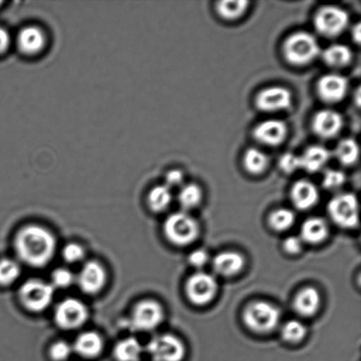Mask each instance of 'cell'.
<instances>
[{"mask_svg": "<svg viewBox=\"0 0 361 361\" xmlns=\"http://www.w3.org/2000/svg\"><path fill=\"white\" fill-rule=\"evenodd\" d=\"M14 250L21 262L34 268L46 267L54 257L56 240L44 226L27 225L17 232Z\"/></svg>", "mask_w": 361, "mask_h": 361, "instance_id": "6da1fadb", "label": "cell"}, {"mask_svg": "<svg viewBox=\"0 0 361 361\" xmlns=\"http://www.w3.org/2000/svg\"><path fill=\"white\" fill-rule=\"evenodd\" d=\"M321 54L317 39L309 32L299 31L290 35L283 44V56L290 65H310Z\"/></svg>", "mask_w": 361, "mask_h": 361, "instance_id": "7a4b0ae2", "label": "cell"}, {"mask_svg": "<svg viewBox=\"0 0 361 361\" xmlns=\"http://www.w3.org/2000/svg\"><path fill=\"white\" fill-rule=\"evenodd\" d=\"M164 235L176 246H187L200 235V226L186 212H174L164 222Z\"/></svg>", "mask_w": 361, "mask_h": 361, "instance_id": "3957f363", "label": "cell"}, {"mask_svg": "<svg viewBox=\"0 0 361 361\" xmlns=\"http://www.w3.org/2000/svg\"><path fill=\"white\" fill-rule=\"evenodd\" d=\"M281 312L274 304L256 302L247 305L243 312V321L250 330L257 334H268L278 326Z\"/></svg>", "mask_w": 361, "mask_h": 361, "instance_id": "277c9868", "label": "cell"}, {"mask_svg": "<svg viewBox=\"0 0 361 361\" xmlns=\"http://www.w3.org/2000/svg\"><path fill=\"white\" fill-rule=\"evenodd\" d=\"M54 288L40 279H30L20 286L19 298L28 311L34 313L47 310L54 298Z\"/></svg>", "mask_w": 361, "mask_h": 361, "instance_id": "5b68a950", "label": "cell"}, {"mask_svg": "<svg viewBox=\"0 0 361 361\" xmlns=\"http://www.w3.org/2000/svg\"><path fill=\"white\" fill-rule=\"evenodd\" d=\"M349 24L348 13L337 6H324L314 17V26L318 34L335 38L344 33Z\"/></svg>", "mask_w": 361, "mask_h": 361, "instance_id": "8992f818", "label": "cell"}, {"mask_svg": "<svg viewBox=\"0 0 361 361\" xmlns=\"http://www.w3.org/2000/svg\"><path fill=\"white\" fill-rule=\"evenodd\" d=\"M328 214L335 224L343 228H353L359 225V203L355 195L338 194L328 204Z\"/></svg>", "mask_w": 361, "mask_h": 361, "instance_id": "52a82bcc", "label": "cell"}, {"mask_svg": "<svg viewBox=\"0 0 361 361\" xmlns=\"http://www.w3.org/2000/svg\"><path fill=\"white\" fill-rule=\"evenodd\" d=\"M164 317V310L160 303L154 300H144L134 307L130 325L137 331H151L160 326Z\"/></svg>", "mask_w": 361, "mask_h": 361, "instance_id": "ba28073f", "label": "cell"}, {"mask_svg": "<svg viewBox=\"0 0 361 361\" xmlns=\"http://www.w3.org/2000/svg\"><path fill=\"white\" fill-rule=\"evenodd\" d=\"M218 292L217 279L210 274L200 271L191 275L186 282L187 298L194 305L204 306L215 298Z\"/></svg>", "mask_w": 361, "mask_h": 361, "instance_id": "9c48e42d", "label": "cell"}, {"mask_svg": "<svg viewBox=\"0 0 361 361\" xmlns=\"http://www.w3.org/2000/svg\"><path fill=\"white\" fill-rule=\"evenodd\" d=\"M147 351L153 361H182L186 353L183 343L171 334L158 335L152 338Z\"/></svg>", "mask_w": 361, "mask_h": 361, "instance_id": "30bf717a", "label": "cell"}, {"mask_svg": "<svg viewBox=\"0 0 361 361\" xmlns=\"http://www.w3.org/2000/svg\"><path fill=\"white\" fill-rule=\"evenodd\" d=\"M88 318L87 307L80 300L68 298L56 307L54 319L63 330L71 331L82 326Z\"/></svg>", "mask_w": 361, "mask_h": 361, "instance_id": "8fae6325", "label": "cell"}, {"mask_svg": "<svg viewBox=\"0 0 361 361\" xmlns=\"http://www.w3.org/2000/svg\"><path fill=\"white\" fill-rule=\"evenodd\" d=\"M292 93L288 88L272 86L264 88L257 94L255 104L263 112H279L291 107Z\"/></svg>", "mask_w": 361, "mask_h": 361, "instance_id": "7c38bea8", "label": "cell"}, {"mask_svg": "<svg viewBox=\"0 0 361 361\" xmlns=\"http://www.w3.org/2000/svg\"><path fill=\"white\" fill-rule=\"evenodd\" d=\"M349 83L338 73L325 74L317 84V93L321 101L328 104H338L348 94Z\"/></svg>", "mask_w": 361, "mask_h": 361, "instance_id": "4fadbf2b", "label": "cell"}, {"mask_svg": "<svg viewBox=\"0 0 361 361\" xmlns=\"http://www.w3.org/2000/svg\"><path fill=\"white\" fill-rule=\"evenodd\" d=\"M76 282L81 291L87 295L101 292L107 282V274L104 267L97 261H88L80 269Z\"/></svg>", "mask_w": 361, "mask_h": 361, "instance_id": "5bb4252c", "label": "cell"}, {"mask_svg": "<svg viewBox=\"0 0 361 361\" xmlns=\"http://www.w3.org/2000/svg\"><path fill=\"white\" fill-rule=\"evenodd\" d=\"M344 120L334 109H322L314 114L311 127L314 134L322 140H331L341 132Z\"/></svg>", "mask_w": 361, "mask_h": 361, "instance_id": "9a60e30c", "label": "cell"}, {"mask_svg": "<svg viewBox=\"0 0 361 361\" xmlns=\"http://www.w3.org/2000/svg\"><path fill=\"white\" fill-rule=\"evenodd\" d=\"M16 44L21 54L35 56L41 54L47 44V35L40 27L27 26L20 30Z\"/></svg>", "mask_w": 361, "mask_h": 361, "instance_id": "2e32d148", "label": "cell"}, {"mask_svg": "<svg viewBox=\"0 0 361 361\" xmlns=\"http://www.w3.org/2000/svg\"><path fill=\"white\" fill-rule=\"evenodd\" d=\"M288 135V126L281 119H268L255 127L253 136L258 143L267 147H277L284 142Z\"/></svg>", "mask_w": 361, "mask_h": 361, "instance_id": "e0dca14e", "label": "cell"}, {"mask_svg": "<svg viewBox=\"0 0 361 361\" xmlns=\"http://www.w3.org/2000/svg\"><path fill=\"white\" fill-rule=\"evenodd\" d=\"M319 198V190L310 180H300L292 187L291 200L299 210H310L317 204Z\"/></svg>", "mask_w": 361, "mask_h": 361, "instance_id": "ac0fdd59", "label": "cell"}, {"mask_svg": "<svg viewBox=\"0 0 361 361\" xmlns=\"http://www.w3.org/2000/svg\"><path fill=\"white\" fill-rule=\"evenodd\" d=\"M244 265L245 259L243 255L233 251L219 253L212 261L214 271L222 277H232L240 274Z\"/></svg>", "mask_w": 361, "mask_h": 361, "instance_id": "d6986e66", "label": "cell"}, {"mask_svg": "<svg viewBox=\"0 0 361 361\" xmlns=\"http://www.w3.org/2000/svg\"><path fill=\"white\" fill-rule=\"evenodd\" d=\"M73 351L84 358L93 359L97 357L104 348V341L97 332L85 331L78 336L73 346Z\"/></svg>", "mask_w": 361, "mask_h": 361, "instance_id": "ffe728a7", "label": "cell"}, {"mask_svg": "<svg viewBox=\"0 0 361 361\" xmlns=\"http://www.w3.org/2000/svg\"><path fill=\"white\" fill-rule=\"evenodd\" d=\"M331 157V152L326 147L319 145L311 146L300 157L302 169L309 173L319 172L326 166Z\"/></svg>", "mask_w": 361, "mask_h": 361, "instance_id": "44dd1931", "label": "cell"}, {"mask_svg": "<svg viewBox=\"0 0 361 361\" xmlns=\"http://www.w3.org/2000/svg\"><path fill=\"white\" fill-rule=\"evenodd\" d=\"M321 305V295L319 292L314 288H306L297 293L293 300V307L295 312L304 317L314 316L319 310Z\"/></svg>", "mask_w": 361, "mask_h": 361, "instance_id": "7402d4cb", "label": "cell"}, {"mask_svg": "<svg viewBox=\"0 0 361 361\" xmlns=\"http://www.w3.org/2000/svg\"><path fill=\"white\" fill-rule=\"evenodd\" d=\"M329 226L322 218L313 217L306 219L300 228V239L303 243L319 244L327 238Z\"/></svg>", "mask_w": 361, "mask_h": 361, "instance_id": "603a6c76", "label": "cell"}, {"mask_svg": "<svg viewBox=\"0 0 361 361\" xmlns=\"http://www.w3.org/2000/svg\"><path fill=\"white\" fill-rule=\"evenodd\" d=\"M320 55L325 65L334 69L344 68L353 59L351 49L344 44H336L329 46L324 51H321Z\"/></svg>", "mask_w": 361, "mask_h": 361, "instance_id": "cb8c5ba5", "label": "cell"}, {"mask_svg": "<svg viewBox=\"0 0 361 361\" xmlns=\"http://www.w3.org/2000/svg\"><path fill=\"white\" fill-rule=\"evenodd\" d=\"M113 353L116 361H139L143 348L135 338H126L115 345Z\"/></svg>", "mask_w": 361, "mask_h": 361, "instance_id": "d4e9b609", "label": "cell"}, {"mask_svg": "<svg viewBox=\"0 0 361 361\" xmlns=\"http://www.w3.org/2000/svg\"><path fill=\"white\" fill-rule=\"evenodd\" d=\"M269 166V158L264 152L256 147L247 149L243 155V167L251 175H261L267 171Z\"/></svg>", "mask_w": 361, "mask_h": 361, "instance_id": "484cf974", "label": "cell"}, {"mask_svg": "<svg viewBox=\"0 0 361 361\" xmlns=\"http://www.w3.org/2000/svg\"><path fill=\"white\" fill-rule=\"evenodd\" d=\"M335 157L342 165L352 166L359 160L360 148L353 139H344L336 147Z\"/></svg>", "mask_w": 361, "mask_h": 361, "instance_id": "4316f807", "label": "cell"}, {"mask_svg": "<svg viewBox=\"0 0 361 361\" xmlns=\"http://www.w3.org/2000/svg\"><path fill=\"white\" fill-rule=\"evenodd\" d=\"M250 3L245 0H226L219 1L216 5V11L222 19L226 20H235L246 13Z\"/></svg>", "mask_w": 361, "mask_h": 361, "instance_id": "83f0119b", "label": "cell"}, {"mask_svg": "<svg viewBox=\"0 0 361 361\" xmlns=\"http://www.w3.org/2000/svg\"><path fill=\"white\" fill-rule=\"evenodd\" d=\"M171 190L165 184L153 188L147 197L148 207L154 212L165 211L171 205Z\"/></svg>", "mask_w": 361, "mask_h": 361, "instance_id": "f1b7e54d", "label": "cell"}, {"mask_svg": "<svg viewBox=\"0 0 361 361\" xmlns=\"http://www.w3.org/2000/svg\"><path fill=\"white\" fill-rule=\"evenodd\" d=\"M203 197L201 188L196 183H189L180 188L178 201L184 210H190L200 204Z\"/></svg>", "mask_w": 361, "mask_h": 361, "instance_id": "f546056e", "label": "cell"}, {"mask_svg": "<svg viewBox=\"0 0 361 361\" xmlns=\"http://www.w3.org/2000/svg\"><path fill=\"white\" fill-rule=\"evenodd\" d=\"M296 216L295 212L289 209H278L269 217V224L275 231H286L295 224Z\"/></svg>", "mask_w": 361, "mask_h": 361, "instance_id": "4dcf8cb0", "label": "cell"}, {"mask_svg": "<svg viewBox=\"0 0 361 361\" xmlns=\"http://www.w3.org/2000/svg\"><path fill=\"white\" fill-rule=\"evenodd\" d=\"M21 268L17 261L11 258L0 259V286H8L18 281Z\"/></svg>", "mask_w": 361, "mask_h": 361, "instance_id": "1f68e13d", "label": "cell"}, {"mask_svg": "<svg viewBox=\"0 0 361 361\" xmlns=\"http://www.w3.org/2000/svg\"><path fill=\"white\" fill-rule=\"evenodd\" d=\"M306 335L307 328L299 321H288L282 327V338L290 344H297V343L302 341Z\"/></svg>", "mask_w": 361, "mask_h": 361, "instance_id": "d6a6232c", "label": "cell"}, {"mask_svg": "<svg viewBox=\"0 0 361 361\" xmlns=\"http://www.w3.org/2000/svg\"><path fill=\"white\" fill-rule=\"evenodd\" d=\"M74 282H76V277L68 269L60 267L52 272L51 286L54 288H68Z\"/></svg>", "mask_w": 361, "mask_h": 361, "instance_id": "836d02e7", "label": "cell"}, {"mask_svg": "<svg viewBox=\"0 0 361 361\" xmlns=\"http://www.w3.org/2000/svg\"><path fill=\"white\" fill-rule=\"evenodd\" d=\"M345 173L338 169H327L323 176V186L328 190H337L345 183Z\"/></svg>", "mask_w": 361, "mask_h": 361, "instance_id": "e575fe53", "label": "cell"}, {"mask_svg": "<svg viewBox=\"0 0 361 361\" xmlns=\"http://www.w3.org/2000/svg\"><path fill=\"white\" fill-rule=\"evenodd\" d=\"M63 259L69 264H77L85 257V250L80 244L71 243L66 244L62 250Z\"/></svg>", "mask_w": 361, "mask_h": 361, "instance_id": "d590c367", "label": "cell"}, {"mask_svg": "<svg viewBox=\"0 0 361 361\" xmlns=\"http://www.w3.org/2000/svg\"><path fill=\"white\" fill-rule=\"evenodd\" d=\"M279 166L281 171L286 174H293L300 169H302L300 157L293 153H286L279 158Z\"/></svg>", "mask_w": 361, "mask_h": 361, "instance_id": "8d00e7d4", "label": "cell"}, {"mask_svg": "<svg viewBox=\"0 0 361 361\" xmlns=\"http://www.w3.org/2000/svg\"><path fill=\"white\" fill-rule=\"evenodd\" d=\"M73 346L66 341L54 343L49 349V356L54 361H66L73 355Z\"/></svg>", "mask_w": 361, "mask_h": 361, "instance_id": "74e56055", "label": "cell"}, {"mask_svg": "<svg viewBox=\"0 0 361 361\" xmlns=\"http://www.w3.org/2000/svg\"><path fill=\"white\" fill-rule=\"evenodd\" d=\"M302 240L298 236H289L283 243V247H284L286 252L291 255L300 253L302 250Z\"/></svg>", "mask_w": 361, "mask_h": 361, "instance_id": "f35d334b", "label": "cell"}, {"mask_svg": "<svg viewBox=\"0 0 361 361\" xmlns=\"http://www.w3.org/2000/svg\"><path fill=\"white\" fill-rule=\"evenodd\" d=\"M209 255L203 250H194L189 256V263L193 267L202 268L208 263Z\"/></svg>", "mask_w": 361, "mask_h": 361, "instance_id": "ab89813d", "label": "cell"}, {"mask_svg": "<svg viewBox=\"0 0 361 361\" xmlns=\"http://www.w3.org/2000/svg\"><path fill=\"white\" fill-rule=\"evenodd\" d=\"M183 179L184 176L182 171H179V169H172L165 176V185L171 190L172 188L182 185Z\"/></svg>", "mask_w": 361, "mask_h": 361, "instance_id": "60d3db41", "label": "cell"}, {"mask_svg": "<svg viewBox=\"0 0 361 361\" xmlns=\"http://www.w3.org/2000/svg\"><path fill=\"white\" fill-rule=\"evenodd\" d=\"M11 45V37L8 31L0 27V56L5 54L8 51Z\"/></svg>", "mask_w": 361, "mask_h": 361, "instance_id": "b9f144b4", "label": "cell"}, {"mask_svg": "<svg viewBox=\"0 0 361 361\" xmlns=\"http://www.w3.org/2000/svg\"><path fill=\"white\" fill-rule=\"evenodd\" d=\"M352 37L355 44H360V24L358 23L355 27H353L352 32Z\"/></svg>", "mask_w": 361, "mask_h": 361, "instance_id": "7bdbcfd3", "label": "cell"}, {"mask_svg": "<svg viewBox=\"0 0 361 361\" xmlns=\"http://www.w3.org/2000/svg\"><path fill=\"white\" fill-rule=\"evenodd\" d=\"M3 2L0 1V6H2Z\"/></svg>", "mask_w": 361, "mask_h": 361, "instance_id": "ee69618b", "label": "cell"}]
</instances>
